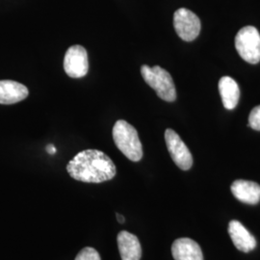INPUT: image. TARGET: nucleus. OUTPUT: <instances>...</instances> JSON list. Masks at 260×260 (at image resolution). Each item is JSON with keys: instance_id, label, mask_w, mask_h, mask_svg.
I'll return each mask as SVG.
<instances>
[{"instance_id": "1", "label": "nucleus", "mask_w": 260, "mask_h": 260, "mask_svg": "<svg viewBox=\"0 0 260 260\" xmlns=\"http://www.w3.org/2000/svg\"><path fill=\"white\" fill-rule=\"evenodd\" d=\"M69 175L86 183H102L111 180L117 170L111 158L98 149H86L77 153L68 166Z\"/></svg>"}, {"instance_id": "2", "label": "nucleus", "mask_w": 260, "mask_h": 260, "mask_svg": "<svg viewBox=\"0 0 260 260\" xmlns=\"http://www.w3.org/2000/svg\"><path fill=\"white\" fill-rule=\"evenodd\" d=\"M113 139L124 156L133 162L143 157V148L138 132L127 121L120 120L113 127Z\"/></svg>"}, {"instance_id": "3", "label": "nucleus", "mask_w": 260, "mask_h": 260, "mask_svg": "<svg viewBox=\"0 0 260 260\" xmlns=\"http://www.w3.org/2000/svg\"><path fill=\"white\" fill-rule=\"evenodd\" d=\"M141 74L145 82L156 92L161 100L168 103H173L177 100L176 86L166 70L159 66L150 68L144 65L141 68Z\"/></svg>"}, {"instance_id": "4", "label": "nucleus", "mask_w": 260, "mask_h": 260, "mask_svg": "<svg viewBox=\"0 0 260 260\" xmlns=\"http://www.w3.org/2000/svg\"><path fill=\"white\" fill-rule=\"evenodd\" d=\"M235 47L242 59L251 65L260 61V34L253 26H245L235 37Z\"/></svg>"}, {"instance_id": "5", "label": "nucleus", "mask_w": 260, "mask_h": 260, "mask_svg": "<svg viewBox=\"0 0 260 260\" xmlns=\"http://www.w3.org/2000/svg\"><path fill=\"white\" fill-rule=\"evenodd\" d=\"M174 26L179 37L185 42H192L201 32V20L190 10L180 8L175 12Z\"/></svg>"}, {"instance_id": "6", "label": "nucleus", "mask_w": 260, "mask_h": 260, "mask_svg": "<svg viewBox=\"0 0 260 260\" xmlns=\"http://www.w3.org/2000/svg\"><path fill=\"white\" fill-rule=\"evenodd\" d=\"M165 141L170 155L177 167L188 171L193 165V157L184 142L173 129L165 131Z\"/></svg>"}, {"instance_id": "7", "label": "nucleus", "mask_w": 260, "mask_h": 260, "mask_svg": "<svg viewBox=\"0 0 260 260\" xmlns=\"http://www.w3.org/2000/svg\"><path fill=\"white\" fill-rule=\"evenodd\" d=\"M64 70L66 74L72 78H81L88 74V54L83 47L75 45L67 50Z\"/></svg>"}, {"instance_id": "8", "label": "nucleus", "mask_w": 260, "mask_h": 260, "mask_svg": "<svg viewBox=\"0 0 260 260\" xmlns=\"http://www.w3.org/2000/svg\"><path fill=\"white\" fill-rule=\"evenodd\" d=\"M229 234L234 246L243 252H249L255 249L256 240L251 233L238 221H231L229 224Z\"/></svg>"}, {"instance_id": "9", "label": "nucleus", "mask_w": 260, "mask_h": 260, "mask_svg": "<svg viewBox=\"0 0 260 260\" xmlns=\"http://www.w3.org/2000/svg\"><path fill=\"white\" fill-rule=\"evenodd\" d=\"M232 193L241 203L256 205L260 201V185L255 182L238 179L232 184Z\"/></svg>"}, {"instance_id": "10", "label": "nucleus", "mask_w": 260, "mask_h": 260, "mask_svg": "<svg viewBox=\"0 0 260 260\" xmlns=\"http://www.w3.org/2000/svg\"><path fill=\"white\" fill-rule=\"evenodd\" d=\"M172 253L175 260H204L200 245L190 238H180L174 242Z\"/></svg>"}, {"instance_id": "11", "label": "nucleus", "mask_w": 260, "mask_h": 260, "mask_svg": "<svg viewBox=\"0 0 260 260\" xmlns=\"http://www.w3.org/2000/svg\"><path fill=\"white\" fill-rule=\"evenodd\" d=\"M27 87L13 80H0V104H15L25 100Z\"/></svg>"}, {"instance_id": "12", "label": "nucleus", "mask_w": 260, "mask_h": 260, "mask_svg": "<svg viewBox=\"0 0 260 260\" xmlns=\"http://www.w3.org/2000/svg\"><path fill=\"white\" fill-rule=\"evenodd\" d=\"M117 240L121 260L141 259V244L134 234L127 232H121L118 234Z\"/></svg>"}, {"instance_id": "13", "label": "nucleus", "mask_w": 260, "mask_h": 260, "mask_svg": "<svg viewBox=\"0 0 260 260\" xmlns=\"http://www.w3.org/2000/svg\"><path fill=\"white\" fill-rule=\"evenodd\" d=\"M219 92L224 108L234 109L240 99V89L236 81L230 76H223L219 81Z\"/></svg>"}, {"instance_id": "14", "label": "nucleus", "mask_w": 260, "mask_h": 260, "mask_svg": "<svg viewBox=\"0 0 260 260\" xmlns=\"http://www.w3.org/2000/svg\"><path fill=\"white\" fill-rule=\"evenodd\" d=\"M75 260H102L101 255L96 250L91 247L84 248L83 250L78 252Z\"/></svg>"}, {"instance_id": "15", "label": "nucleus", "mask_w": 260, "mask_h": 260, "mask_svg": "<svg viewBox=\"0 0 260 260\" xmlns=\"http://www.w3.org/2000/svg\"><path fill=\"white\" fill-rule=\"evenodd\" d=\"M249 125L252 129L260 131V105L251 110L249 117Z\"/></svg>"}, {"instance_id": "16", "label": "nucleus", "mask_w": 260, "mask_h": 260, "mask_svg": "<svg viewBox=\"0 0 260 260\" xmlns=\"http://www.w3.org/2000/svg\"><path fill=\"white\" fill-rule=\"evenodd\" d=\"M47 150L49 154H54L56 152L55 147H54L53 145H48V146H47Z\"/></svg>"}, {"instance_id": "17", "label": "nucleus", "mask_w": 260, "mask_h": 260, "mask_svg": "<svg viewBox=\"0 0 260 260\" xmlns=\"http://www.w3.org/2000/svg\"><path fill=\"white\" fill-rule=\"evenodd\" d=\"M117 219H118V221H119V223H122L124 222V217L123 216H121V214H117Z\"/></svg>"}]
</instances>
